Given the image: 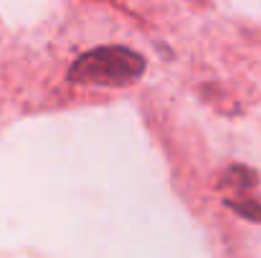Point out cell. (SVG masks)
Wrapping results in <instances>:
<instances>
[{
  "mask_svg": "<svg viewBox=\"0 0 261 258\" xmlns=\"http://www.w3.org/2000/svg\"><path fill=\"white\" fill-rule=\"evenodd\" d=\"M259 182L256 172L244 167V165H233L221 175V187H233V190H249Z\"/></svg>",
  "mask_w": 261,
  "mask_h": 258,
  "instance_id": "obj_2",
  "label": "cell"
},
{
  "mask_svg": "<svg viewBox=\"0 0 261 258\" xmlns=\"http://www.w3.org/2000/svg\"><path fill=\"white\" fill-rule=\"evenodd\" d=\"M228 208H233L239 215H244L246 220H254V223H261V205L259 200H226Z\"/></svg>",
  "mask_w": 261,
  "mask_h": 258,
  "instance_id": "obj_3",
  "label": "cell"
},
{
  "mask_svg": "<svg viewBox=\"0 0 261 258\" xmlns=\"http://www.w3.org/2000/svg\"><path fill=\"white\" fill-rule=\"evenodd\" d=\"M145 74V59L124 46H99L79 56L69 79L74 84L89 86H129Z\"/></svg>",
  "mask_w": 261,
  "mask_h": 258,
  "instance_id": "obj_1",
  "label": "cell"
}]
</instances>
